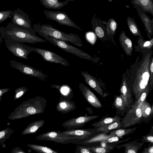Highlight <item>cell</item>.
Instances as JSON below:
<instances>
[{
  "label": "cell",
  "instance_id": "16",
  "mask_svg": "<svg viewBox=\"0 0 153 153\" xmlns=\"http://www.w3.org/2000/svg\"><path fill=\"white\" fill-rule=\"evenodd\" d=\"M120 96L126 105L129 109L134 102L132 88L128 85L126 79L123 78L120 89Z\"/></svg>",
  "mask_w": 153,
  "mask_h": 153
},
{
  "label": "cell",
  "instance_id": "2",
  "mask_svg": "<svg viewBox=\"0 0 153 153\" xmlns=\"http://www.w3.org/2000/svg\"><path fill=\"white\" fill-rule=\"evenodd\" d=\"M33 28L36 32L40 36H47L56 39L67 42L78 46H83L82 42L76 34L72 33H66L59 30L48 24L39 23L33 25Z\"/></svg>",
  "mask_w": 153,
  "mask_h": 153
},
{
  "label": "cell",
  "instance_id": "21",
  "mask_svg": "<svg viewBox=\"0 0 153 153\" xmlns=\"http://www.w3.org/2000/svg\"><path fill=\"white\" fill-rule=\"evenodd\" d=\"M120 44L126 54L131 56L133 50L132 43L130 39L126 35L124 31L120 34L119 38Z\"/></svg>",
  "mask_w": 153,
  "mask_h": 153
},
{
  "label": "cell",
  "instance_id": "36",
  "mask_svg": "<svg viewBox=\"0 0 153 153\" xmlns=\"http://www.w3.org/2000/svg\"><path fill=\"white\" fill-rule=\"evenodd\" d=\"M76 147L75 153H93L88 146L77 144Z\"/></svg>",
  "mask_w": 153,
  "mask_h": 153
},
{
  "label": "cell",
  "instance_id": "3",
  "mask_svg": "<svg viewBox=\"0 0 153 153\" xmlns=\"http://www.w3.org/2000/svg\"><path fill=\"white\" fill-rule=\"evenodd\" d=\"M151 56V53H148L137 71L131 87L134 101L138 98L143 90L149 85Z\"/></svg>",
  "mask_w": 153,
  "mask_h": 153
},
{
  "label": "cell",
  "instance_id": "11",
  "mask_svg": "<svg viewBox=\"0 0 153 153\" xmlns=\"http://www.w3.org/2000/svg\"><path fill=\"white\" fill-rule=\"evenodd\" d=\"M44 13L47 19L55 21L59 25L71 27L80 30H82L65 12L59 11L44 10Z\"/></svg>",
  "mask_w": 153,
  "mask_h": 153
},
{
  "label": "cell",
  "instance_id": "20",
  "mask_svg": "<svg viewBox=\"0 0 153 153\" xmlns=\"http://www.w3.org/2000/svg\"><path fill=\"white\" fill-rule=\"evenodd\" d=\"M144 143L137 140H135L122 144L117 145L116 147L117 149L124 147L125 153H137V151L141 149Z\"/></svg>",
  "mask_w": 153,
  "mask_h": 153
},
{
  "label": "cell",
  "instance_id": "39",
  "mask_svg": "<svg viewBox=\"0 0 153 153\" xmlns=\"http://www.w3.org/2000/svg\"><path fill=\"white\" fill-rule=\"evenodd\" d=\"M28 89L25 87H22L19 88L15 90V96L14 98L16 99L22 96L27 91Z\"/></svg>",
  "mask_w": 153,
  "mask_h": 153
},
{
  "label": "cell",
  "instance_id": "42",
  "mask_svg": "<svg viewBox=\"0 0 153 153\" xmlns=\"http://www.w3.org/2000/svg\"><path fill=\"white\" fill-rule=\"evenodd\" d=\"M97 36L99 38H102L104 36V32L102 29L100 27H97L95 29Z\"/></svg>",
  "mask_w": 153,
  "mask_h": 153
},
{
  "label": "cell",
  "instance_id": "32",
  "mask_svg": "<svg viewBox=\"0 0 153 153\" xmlns=\"http://www.w3.org/2000/svg\"><path fill=\"white\" fill-rule=\"evenodd\" d=\"M88 146L91 151L93 153H109L113 150L112 149L110 148L105 147L99 146Z\"/></svg>",
  "mask_w": 153,
  "mask_h": 153
},
{
  "label": "cell",
  "instance_id": "45",
  "mask_svg": "<svg viewBox=\"0 0 153 153\" xmlns=\"http://www.w3.org/2000/svg\"><path fill=\"white\" fill-rule=\"evenodd\" d=\"M9 90V88H4L0 89V101L1 99V97L5 93L7 92Z\"/></svg>",
  "mask_w": 153,
  "mask_h": 153
},
{
  "label": "cell",
  "instance_id": "8",
  "mask_svg": "<svg viewBox=\"0 0 153 153\" xmlns=\"http://www.w3.org/2000/svg\"><path fill=\"white\" fill-rule=\"evenodd\" d=\"M108 133L102 132L88 139L79 141L77 144L90 146H100L101 144L112 143L119 141L120 138L113 135H107Z\"/></svg>",
  "mask_w": 153,
  "mask_h": 153
},
{
  "label": "cell",
  "instance_id": "18",
  "mask_svg": "<svg viewBox=\"0 0 153 153\" xmlns=\"http://www.w3.org/2000/svg\"><path fill=\"white\" fill-rule=\"evenodd\" d=\"M79 87L84 98L88 103L95 108L102 107V105L99 99L88 87L81 83H79Z\"/></svg>",
  "mask_w": 153,
  "mask_h": 153
},
{
  "label": "cell",
  "instance_id": "22",
  "mask_svg": "<svg viewBox=\"0 0 153 153\" xmlns=\"http://www.w3.org/2000/svg\"><path fill=\"white\" fill-rule=\"evenodd\" d=\"M142 115L143 122H149L153 117V107L145 100L140 107Z\"/></svg>",
  "mask_w": 153,
  "mask_h": 153
},
{
  "label": "cell",
  "instance_id": "25",
  "mask_svg": "<svg viewBox=\"0 0 153 153\" xmlns=\"http://www.w3.org/2000/svg\"><path fill=\"white\" fill-rule=\"evenodd\" d=\"M45 123V120H35L30 123L22 132V135L35 133L42 127Z\"/></svg>",
  "mask_w": 153,
  "mask_h": 153
},
{
  "label": "cell",
  "instance_id": "43",
  "mask_svg": "<svg viewBox=\"0 0 153 153\" xmlns=\"http://www.w3.org/2000/svg\"><path fill=\"white\" fill-rule=\"evenodd\" d=\"M142 153H153V144L149 143L147 147H145Z\"/></svg>",
  "mask_w": 153,
  "mask_h": 153
},
{
  "label": "cell",
  "instance_id": "31",
  "mask_svg": "<svg viewBox=\"0 0 153 153\" xmlns=\"http://www.w3.org/2000/svg\"><path fill=\"white\" fill-rule=\"evenodd\" d=\"M149 89V86L148 85L142 91L138 98L134 102L133 104L131 107H140L142 104L146 100L147 96L148 95L150 91Z\"/></svg>",
  "mask_w": 153,
  "mask_h": 153
},
{
  "label": "cell",
  "instance_id": "19",
  "mask_svg": "<svg viewBox=\"0 0 153 153\" xmlns=\"http://www.w3.org/2000/svg\"><path fill=\"white\" fill-rule=\"evenodd\" d=\"M76 108V106L74 102L70 99L62 96L56 106V109L58 111L65 114L69 113Z\"/></svg>",
  "mask_w": 153,
  "mask_h": 153
},
{
  "label": "cell",
  "instance_id": "9",
  "mask_svg": "<svg viewBox=\"0 0 153 153\" xmlns=\"http://www.w3.org/2000/svg\"><path fill=\"white\" fill-rule=\"evenodd\" d=\"M122 128H127L143 122L142 112L140 107H131L120 121Z\"/></svg>",
  "mask_w": 153,
  "mask_h": 153
},
{
  "label": "cell",
  "instance_id": "29",
  "mask_svg": "<svg viewBox=\"0 0 153 153\" xmlns=\"http://www.w3.org/2000/svg\"><path fill=\"white\" fill-rule=\"evenodd\" d=\"M138 127H134L129 129H118L110 132L109 135H113L118 137L120 139L123 138V136L130 134L137 130Z\"/></svg>",
  "mask_w": 153,
  "mask_h": 153
},
{
  "label": "cell",
  "instance_id": "35",
  "mask_svg": "<svg viewBox=\"0 0 153 153\" xmlns=\"http://www.w3.org/2000/svg\"><path fill=\"white\" fill-rule=\"evenodd\" d=\"M129 29L132 34L135 36H138L140 32L136 24L132 20L128 19L127 22Z\"/></svg>",
  "mask_w": 153,
  "mask_h": 153
},
{
  "label": "cell",
  "instance_id": "37",
  "mask_svg": "<svg viewBox=\"0 0 153 153\" xmlns=\"http://www.w3.org/2000/svg\"><path fill=\"white\" fill-rule=\"evenodd\" d=\"M13 11L11 10L0 11V23L12 16Z\"/></svg>",
  "mask_w": 153,
  "mask_h": 153
},
{
  "label": "cell",
  "instance_id": "1",
  "mask_svg": "<svg viewBox=\"0 0 153 153\" xmlns=\"http://www.w3.org/2000/svg\"><path fill=\"white\" fill-rule=\"evenodd\" d=\"M0 39H12L21 43L46 42L37 36L34 29L30 30L10 22L5 27H0Z\"/></svg>",
  "mask_w": 153,
  "mask_h": 153
},
{
  "label": "cell",
  "instance_id": "12",
  "mask_svg": "<svg viewBox=\"0 0 153 153\" xmlns=\"http://www.w3.org/2000/svg\"><path fill=\"white\" fill-rule=\"evenodd\" d=\"M57 131L68 136L76 137L81 141L88 139L101 132L97 131L94 128L83 129L67 128L65 131Z\"/></svg>",
  "mask_w": 153,
  "mask_h": 153
},
{
  "label": "cell",
  "instance_id": "10",
  "mask_svg": "<svg viewBox=\"0 0 153 153\" xmlns=\"http://www.w3.org/2000/svg\"><path fill=\"white\" fill-rule=\"evenodd\" d=\"M10 66L15 68L23 74L32 77H36L41 80L46 81L48 76L40 71L30 66L25 65L14 60L9 61Z\"/></svg>",
  "mask_w": 153,
  "mask_h": 153
},
{
  "label": "cell",
  "instance_id": "4",
  "mask_svg": "<svg viewBox=\"0 0 153 153\" xmlns=\"http://www.w3.org/2000/svg\"><path fill=\"white\" fill-rule=\"evenodd\" d=\"M47 100L45 97L36 96L24 102L15 110L14 115L18 118L27 117L30 116L44 112Z\"/></svg>",
  "mask_w": 153,
  "mask_h": 153
},
{
  "label": "cell",
  "instance_id": "27",
  "mask_svg": "<svg viewBox=\"0 0 153 153\" xmlns=\"http://www.w3.org/2000/svg\"><path fill=\"white\" fill-rule=\"evenodd\" d=\"M120 121H116L107 125L97 128H94L98 131L108 133L111 131L122 128Z\"/></svg>",
  "mask_w": 153,
  "mask_h": 153
},
{
  "label": "cell",
  "instance_id": "15",
  "mask_svg": "<svg viewBox=\"0 0 153 153\" xmlns=\"http://www.w3.org/2000/svg\"><path fill=\"white\" fill-rule=\"evenodd\" d=\"M98 117L97 115L87 116L86 114L68 120L62 123V125L67 128H78L83 126L86 123Z\"/></svg>",
  "mask_w": 153,
  "mask_h": 153
},
{
  "label": "cell",
  "instance_id": "7",
  "mask_svg": "<svg viewBox=\"0 0 153 153\" xmlns=\"http://www.w3.org/2000/svg\"><path fill=\"white\" fill-rule=\"evenodd\" d=\"M5 46L14 56L25 59L33 51L32 47L25 45L12 39H4Z\"/></svg>",
  "mask_w": 153,
  "mask_h": 153
},
{
  "label": "cell",
  "instance_id": "28",
  "mask_svg": "<svg viewBox=\"0 0 153 153\" xmlns=\"http://www.w3.org/2000/svg\"><path fill=\"white\" fill-rule=\"evenodd\" d=\"M51 87L56 89L59 91L62 96L71 99L73 97V93L71 92V89L68 86H62L53 85Z\"/></svg>",
  "mask_w": 153,
  "mask_h": 153
},
{
  "label": "cell",
  "instance_id": "41",
  "mask_svg": "<svg viewBox=\"0 0 153 153\" xmlns=\"http://www.w3.org/2000/svg\"><path fill=\"white\" fill-rule=\"evenodd\" d=\"M150 65L149 70L150 71V85L152 86L153 83V58L152 57Z\"/></svg>",
  "mask_w": 153,
  "mask_h": 153
},
{
  "label": "cell",
  "instance_id": "24",
  "mask_svg": "<svg viewBox=\"0 0 153 153\" xmlns=\"http://www.w3.org/2000/svg\"><path fill=\"white\" fill-rule=\"evenodd\" d=\"M113 105L116 109V114L122 116H124L129 109L120 96H115Z\"/></svg>",
  "mask_w": 153,
  "mask_h": 153
},
{
  "label": "cell",
  "instance_id": "13",
  "mask_svg": "<svg viewBox=\"0 0 153 153\" xmlns=\"http://www.w3.org/2000/svg\"><path fill=\"white\" fill-rule=\"evenodd\" d=\"M33 51L40 54L46 62L61 64L65 66H69L67 60L52 51L41 48L32 47Z\"/></svg>",
  "mask_w": 153,
  "mask_h": 153
},
{
  "label": "cell",
  "instance_id": "17",
  "mask_svg": "<svg viewBox=\"0 0 153 153\" xmlns=\"http://www.w3.org/2000/svg\"><path fill=\"white\" fill-rule=\"evenodd\" d=\"M81 74L87 84L96 91L101 97L105 98L109 95L108 93L104 91L99 82L95 77L86 71H82Z\"/></svg>",
  "mask_w": 153,
  "mask_h": 153
},
{
  "label": "cell",
  "instance_id": "6",
  "mask_svg": "<svg viewBox=\"0 0 153 153\" xmlns=\"http://www.w3.org/2000/svg\"><path fill=\"white\" fill-rule=\"evenodd\" d=\"M36 139L66 144L70 143L77 144L78 142L81 141L76 137L68 136L55 131L43 133L37 136Z\"/></svg>",
  "mask_w": 153,
  "mask_h": 153
},
{
  "label": "cell",
  "instance_id": "34",
  "mask_svg": "<svg viewBox=\"0 0 153 153\" xmlns=\"http://www.w3.org/2000/svg\"><path fill=\"white\" fill-rule=\"evenodd\" d=\"M138 43L140 48L142 49H149L153 45V38L149 41H146L142 39H138Z\"/></svg>",
  "mask_w": 153,
  "mask_h": 153
},
{
  "label": "cell",
  "instance_id": "44",
  "mask_svg": "<svg viewBox=\"0 0 153 153\" xmlns=\"http://www.w3.org/2000/svg\"><path fill=\"white\" fill-rule=\"evenodd\" d=\"M137 1H139L140 4L144 7L147 6L150 2V0H137Z\"/></svg>",
  "mask_w": 153,
  "mask_h": 153
},
{
  "label": "cell",
  "instance_id": "23",
  "mask_svg": "<svg viewBox=\"0 0 153 153\" xmlns=\"http://www.w3.org/2000/svg\"><path fill=\"white\" fill-rule=\"evenodd\" d=\"M74 0H65L62 1L59 0H39L41 3L45 8L60 9L67 5L69 2Z\"/></svg>",
  "mask_w": 153,
  "mask_h": 153
},
{
  "label": "cell",
  "instance_id": "40",
  "mask_svg": "<svg viewBox=\"0 0 153 153\" xmlns=\"http://www.w3.org/2000/svg\"><path fill=\"white\" fill-rule=\"evenodd\" d=\"M117 28V24L114 21H111L107 28V31L109 34H114Z\"/></svg>",
  "mask_w": 153,
  "mask_h": 153
},
{
  "label": "cell",
  "instance_id": "33",
  "mask_svg": "<svg viewBox=\"0 0 153 153\" xmlns=\"http://www.w3.org/2000/svg\"><path fill=\"white\" fill-rule=\"evenodd\" d=\"M14 131L11 129L6 128L0 131V144H2L6 139H8L11 134Z\"/></svg>",
  "mask_w": 153,
  "mask_h": 153
},
{
  "label": "cell",
  "instance_id": "46",
  "mask_svg": "<svg viewBox=\"0 0 153 153\" xmlns=\"http://www.w3.org/2000/svg\"><path fill=\"white\" fill-rule=\"evenodd\" d=\"M1 39H0V48L1 47Z\"/></svg>",
  "mask_w": 153,
  "mask_h": 153
},
{
  "label": "cell",
  "instance_id": "38",
  "mask_svg": "<svg viewBox=\"0 0 153 153\" xmlns=\"http://www.w3.org/2000/svg\"><path fill=\"white\" fill-rule=\"evenodd\" d=\"M140 140L144 143L146 142L153 144V128L152 126L150 133L147 135L143 136Z\"/></svg>",
  "mask_w": 153,
  "mask_h": 153
},
{
  "label": "cell",
  "instance_id": "30",
  "mask_svg": "<svg viewBox=\"0 0 153 153\" xmlns=\"http://www.w3.org/2000/svg\"><path fill=\"white\" fill-rule=\"evenodd\" d=\"M27 146L32 149L39 153H58L56 151L45 146L33 144H27Z\"/></svg>",
  "mask_w": 153,
  "mask_h": 153
},
{
  "label": "cell",
  "instance_id": "26",
  "mask_svg": "<svg viewBox=\"0 0 153 153\" xmlns=\"http://www.w3.org/2000/svg\"><path fill=\"white\" fill-rule=\"evenodd\" d=\"M121 117L118 115L112 117H103L100 120L91 124L94 128L103 126L116 121H120Z\"/></svg>",
  "mask_w": 153,
  "mask_h": 153
},
{
  "label": "cell",
  "instance_id": "5",
  "mask_svg": "<svg viewBox=\"0 0 153 153\" xmlns=\"http://www.w3.org/2000/svg\"><path fill=\"white\" fill-rule=\"evenodd\" d=\"M47 40L54 46L65 52L73 54L81 59L92 60L93 58L91 56L81 49L70 44L67 42L60 40L52 37L42 36Z\"/></svg>",
  "mask_w": 153,
  "mask_h": 153
},
{
  "label": "cell",
  "instance_id": "14",
  "mask_svg": "<svg viewBox=\"0 0 153 153\" xmlns=\"http://www.w3.org/2000/svg\"><path fill=\"white\" fill-rule=\"evenodd\" d=\"M12 16L11 23L29 29H34L28 15L18 7L13 11Z\"/></svg>",
  "mask_w": 153,
  "mask_h": 153
}]
</instances>
